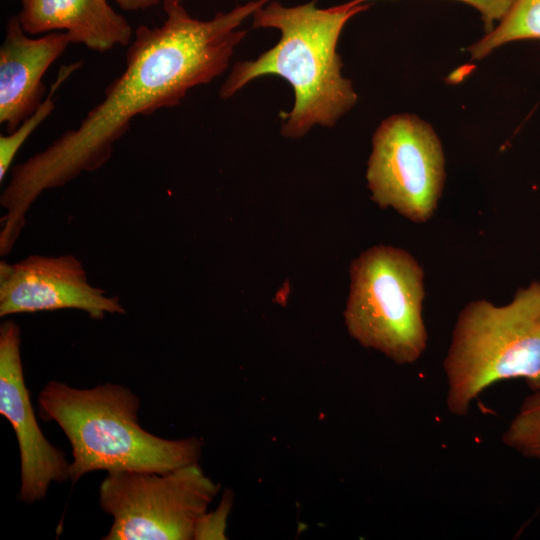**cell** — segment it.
<instances>
[{
    "label": "cell",
    "instance_id": "obj_11",
    "mask_svg": "<svg viewBox=\"0 0 540 540\" xmlns=\"http://www.w3.org/2000/svg\"><path fill=\"white\" fill-rule=\"evenodd\" d=\"M17 18L27 34L61 30L101 53L132 41L131 25L107 0H21Z\"/></svg>",
    "mask_w": 540,
    "mask_h": 540
},
{
    "label": "cell",
    "instance_id": "obj_5",
    "mask_svg": "<svg viewBox=\"0 0 540 540\" xmlns=\"http://www.w3.org/2000/svg\"><path fill=\"white\" fill-rule=\"evenodd\" d=\"M344 322L349 335L399 365L415 363L427 348L422 311L424 271L408 251L375 245L349 269Z\"/></svg>",
    "mask_w": 540,
    "mask_h": 540
},
{
    "label": "cell",
    "instance_id": "obj_4",
    "mask_svg": "<svg viewBox=\"0 0 540 540\" xmlns=\"http://www.w3.org/2000/svg\"><path fill=\"white\" fill-rule=\"evenodd\" d=\"M446 407L466 416L472 402L501 380L521 378L540 389V282L519 288L497 306L484 299L459 313L443 361Z\"/></svg>",
    "mask_w": 540,
    "mask_h": 540
},
{
    "label": "cell",
    "instance_id": "obj_6",
    "mask_svg": "<svg viewBox=\"0 0 540 540\" xmlns=\"http://www.w3.org/2000/svg\"><path fill=\"white\" fill-rule=\"evenodd\" d=\"M198 463L166 473L109 472L99 487L113 523L105 540H192L199 518L219 491Z\"/></svg>",
    "mask_w": 540,
    "mask_h": 540
},
{
    "label": "cell",
    "instance_id": "obj_14",
    "mask_svg": "<svg viewBox=\"0 0 540 540\" xmlns=\"http://www.w3.org/2000/svg\"><path fill=\"white\" fill-rule=\"evenodd\" d=\"M81 62L62 66L51 89L37 110L26 118L13 132L0 136V182L5 178L12 161L26 139L55 108L54 94L58 87L79 67Z\"/></svg>",
    "mask_w": 540,
    "mask_h": 540
},
{
    "label": "cell",
    "instance_id": "obj_12",
    "mask_svg": "<svg viewBox=\"0 0 540 540\" xmlns=\"http://www.w3.org/2000/svg\"><path fill=\"white\" fill-rule=\"evenodd\" d=\"M540 40V0H514L498 25L469 48L474 60H481L494 49L516 40Z\"/></svg>",
    "mask_w": 540,
    "mask_h": 540
},
{
    "label": "cell",
    "instance_id": "obj_13",
    "mask_svg": "<svg viewBox=\"0 0 540 540\" xmlns=\"http://www.w3.org/2000/svg\"><path fill=\"white\" fill-rule=\"evenodd\" d=\"M502 442L525 457L540 459V389L523 401Z\"/></svg>",
    "mask_w": 540,
    "mask_h": 540
},
{
    "label": "cell",
    "instance_id": "obj_1",
    "mask_svg": "<svg viewBox=\"0 0 540 540\" xmlns=\"http://www.w3.org/2000/svg\"><path fill=\"white\" fill-rule=\"evenodd\" d=\"M269 1H251L218 12L209 20H199L180 0H164L163 23L137 27L127 50L125 69L106 87L103 100L77 128L64 132L45 150L12 168L0 196V204L6 209L1 218L3 232L20 235L31 205L44 191L101 168L134 117L175 107L190 89L220 76L247 34L239 26Z\"/></svg>",
    "mask_w": 540,
    "mask_h": 540
},
{
    "label": "cell",
    "instance_id": "obj_18",
    "mask_svg": "<svg viewBox=\"0 0 540 540\" xmlns=\"http://www.w3.org/2000/svg\"><path fill=\"white\" fill-rule=\"evenodd\" d=\"M181 1V0H180Z\"/></svg>",
    "mask_w": 540,
    "mask_h": 540
},
{
    "label": "cell",
    "instance_id": "obj_7",
    "mask_svg": "<svg viewBox=\"0 0 540 540\" xmlns=\"http://www.w3.org/2000/svg\"><path fill=\"white\" fill-rule=\"evenodd\" d=\"M366 180L371 199L414 223L434 214L445 182V159L433 128L416 115L386 118L372 138Z\"/></svg>",
    "mask_w": 540,
    "mask_h": 540
},
{
    "label": "cell",
    "instance_id": "obj_2",
    "mask_svg": "<svg viewBox=\"0 0 540 540\" xmlns=\"http://www.w3.org/2000/svg\"><path fill=\"white\" fill-rule=\"evenodd\" d=\"M368 7L351 1L327 9L313 2L260 7L253 14V28L278 29L280 40L255 60L236 63L219 96L228 99L258 77L277 75L294 92L292 110L282 115L283 136L300 138L314 125L334 126L358 99L352 82L342 75L337 43L347 21Z\"/></svg>",
    "mask_w": 540,
    "mask_h": 540
},
{
    "label": "cell",
    "instance_id": "obj_15",
    "mask_svg": "<svg viewBox=\"0 0 540 540\" xmlns=\"http://www.w3.org/2000/svg\"><path fill=\"white\" fill-rule=\"evenodd\" d=\"M233 503V494L231 490H225L220 504L212 512H205L198 520L194 539L210 540V539H227L226 527L227 519Z\"/></svg>",
    "mask_w": 540,
    "mask_h": 540
},
{
    "label": "cell",
    "instance_id": "obj_17",
    "mask_svg": "<svg viewBox=\"0 0 540 540\" xmlns=\"http://www.w3.org/2000/svg\"><path fill=\"white\" fill-rule=\"evenodd\" d=\"M124 10L137 11L153 7L160 0H114Z\"/></svg>",
    "mask_w": 540,
    "mask_h": 540
},
{
    "label": "cell",
    "instance_id": "obj_3",
    "mask_svg": "<svg viewBox=\"0 0 540 540\" xmlns=\"http://www.w3.org/2000/svg\"><path fill=\"white\" fill-rule=\"evenodd\" d=\"M38 404L40 417L57 423L71 445L73 483L98 470L166 473L197 463L201 455L200 438L169 440L143 429L139 398L119 384L78 389L50 381Z\"/></svg>",
    "mask_w": 540,
    "mask_h": 540
},
{
    "label": "cell",
    "instance_id": "obj_10",
    "mask_svg": "<svg viewBox=\"0 0 540 540\" xmlns=\"http://www.w3.org/2000/svg\"><path fill=\"white\" fill-rule=\"evenodd\" d=\"M17 16L8 19L0 48V123L13 132L42 103V78L71 40L66 32L32 38Z\"/></svg>",
    "mask_w": 540,
    "mask_h": 540
},
{
    "label": "cell",
    "instance_id": "obj_9",
    "mask_svg": "<svg viewBox=\"0 0 540 540\" xmlns=\"http://www.w3.org/2000/svg\"><path fill=\"white\" fill-rule=\"evenodd\" d=\"M0 414L11 424L20 452L19 499L32 504L45 498L52 482L69 479L65 454L42 433L26 386L21 360V329L6 320L0 326Z\"/></svg>",
    "mask_w": 540,
    "mask_h": 540
},
{
    "label": "cell",
    "instance_id": "obj_16",
    "mask_svg": "<svg viewBox=\"0 0 540 540\" xmlns=\"http://www.w3.org/2000/svg\"><path fill=\"white\" fill-rule=\"evenodd\" d=\"M370 0H352L351 2L359 5L367 3ZM474 7L481 14L487 32L494 28V23L501 21L507 14L514 0H459Z\"/></svg>",
    "mask_w": 540,
    "mask_h": 540
},
{
    "label": "cell",
    "instance_id": "obj_8",
    "mask_svg": "<svg viewBox=\"0 0 540 540\" xmlns=\"http://www.w3.org/2000/svg\"><path fill=\"white\" fill-rule=\"evenodd\" d=\"M60 309L82 310L96 320L126 313L117 296L88 282L83 264L71 254L0 262L1 317Z\"/></svg>",
    "mask_w": 540,
    "mask_h": 540
}]
</instances>
